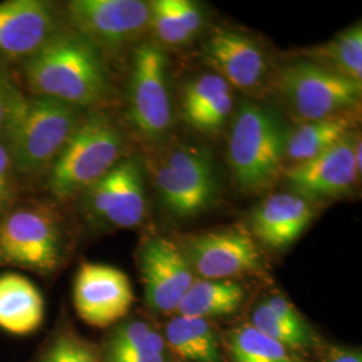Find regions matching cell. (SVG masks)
I'll return each mask as SVG.
<instances>
[{
	"label": "cell",
	"instance_id": "cell-24",
	"mask_svg": "<svg viewBox=\"0 0 362 362\" xmlns=\"http://www.w3.org/2000/svg\"><path fill=\"white\" fill-rule=\"evenodd\" d=\"M310 62L324 66L342 77L362 82V28L360 23L336 38L308 52Z\"/></svg>",
	"mask_w": 362,
	"mask_h": 362
},
{
	"label": "cell",
	"instance_id": "cell-27",
	"mask_svg": "<svg viewBox=\"0 0 362 362\" xmlns=\"http://www.w3.org/2000/svg\"><path fill=\"white\" fill-rule=\"evenodd\" d=\"M250 325L264 336L270 337L298 353L310 349L315 344V336L311 327L297 329L286 324L267 306L266 302H260L255 310L252 311Z\"/></svg>",
	"mask_w": 362,
	"mask_h": 362
},
{
	"label": "cell",
	"instance_id": "cell-28",
	"mask_svg": "<svg viewBox=\"0 0 362 362\" xmlns=\"http://www.w3.org/2000/svg\"><path fill=\"white\" fill-rule=\"evenodd\" d=\"M231 90V86L216 74H204L189 81L181 93L182 117L191 116L197 110L215 101L221 94Z\"/></svg>",
	"mask_w": 362,
	"mask_h": 362
},
{
	"label": "cell",
	"instance_id": "cell-21",
	"mask_svg": "<svg viewBox=\"0 0 362 362\" xmlns=\"http://www.w3.org/2000/svg\"><path fill=\"white\" fill-rule=\"evenodd\" d=\"M151 25L156 38L167 46L185 45L202 31L204 15L189 0H156L149 3Z\"/></svg>",
	"mask_w": 362,
	"mask_h": 362
},
{
	"label": "cell",
	"instance_id": "cell-25",
	"mask_svg": "<svg viewBox=\"0 0 362 362\" xmlns=\"http://www.w3.org/2000/svg\"><path fill=\"white\" fill-rule=\"evenodd\" d=\"M226 345L233 362H306L298 351L264 336L251 325L231 330Z\"/></svg>",
	"mask_w": 362,
	"mask_h": 362
},
{
	"label": "cell",
	"instance_id": "cell-7",
	"mask_svg": "<svg viewBox=\"0 0 362 362\" xmlns=\"http://www.w3.org/2000/svg\"><path fill=\"white\" fill-rule=\"evenodd\" d=\"M274 83L303 122L350 113L361 103L362 82L342 77L310 61L281 67Z\"/></svg>",
	"mask_w": 362,
	"mask_h": 362
},
{
	"label": "cell",
	"instance_id": "cell-29",
	"mask_svg": "<svg viewBox=\"0 0 362 362\" xmlns=\"http://www.w3.org/2000/svg\"><path fill=\"white\" fill-rule=\"evenodd\" d=\"M233 110V91L221 94L215 101L197 110L184 119L189 127L203 133H214L221 129Z\"/></svg>",
	"mask_w": 362,
	"mask_h": 362
},
{
	"label": "cell",
	"instance_id": "cell-31",
	"mask_svg": "<svg viewBox=\"0 0 362 362\" xmlns=\"http://www.w3.org/2000/svg\"><path fill=\"white\" fill-rule=\"evenodd\" d=\"M264 302L282 321H285L286 324L291 325L297 329H309L310 327L305 322V320L298 313L294 305L284 296H270Z\"/></svg>",
	"mask_w": 362,
	"mask_h": 362
},
{
	"label": "cell",
	"instance_id": "cell-12",
	"mask_svg": "<svg viewBox=\"0 0 362 362\" xmlns=\"http://www.w3.org/2000/svg\"><path fill=\"white\" fill-rule=\"evenodd\" d=\"M139 266L148 306L163 314L177 311L196 281L179 243L167 238L148 239L139 251Z\"/></svg>",
	"mask_w": 362,
	"mask_h": 362
},
{
	"label": "cell",
	"instance_id": "cell-23",
	"mask_svg": "<svg viewBox=\"0 0 362 362\" xmlns=\"http://www.w3.org/2000/svg\"><path fill=\"white\" fill-rule=\"evenodd\" d=\"M246 291L235 281L196 279L177 308L179 315L208 320L240 309Z\"/></svg>",
	"mask_w": 362,
	"mask_h": 362
},
{
	"label": "cell",
	"instance_id": "cell-5",
	"mask_svg": "<svg viewBox=\"0 0 362 362\" xmlns=\"http://www.w3.org/2000/svg\"><path fill=\"white\" fill-rule=\"evenodd\" d=\"M124 137L104 113L81 118L49 175V189L58 200L83 194L122 160Z\"/></svg>",
	"mask_w": 362,
	"mask_h": 362
},
{
	"label": "cell",
	"instance_id": "cell-11",
	"mask_svg": "<svg viewBox=\"0 0 362 362\" xmlns=\"http://www.w3.org/2000/svg\"><path fill=\"white\" fill-rule=\"evenodd\" d=\"M82 194L91 219L104 227L134 228L145 219L146 196L137 158H122Z\"/></svg>",
	"mask_w": 362,
	"mask_h": 362
},
{
	"label": "cell",
	"instance_id": "cell-3",
	"mask_svg": "<svg viewBox=\"0 0 362 362\" xmlns=\"http://www.w3.org/2000/svg\"><path fill=\"white\" fill-rule=\"evenodd\" d=\"M287 132L270 107L252 101L240 105L230 134L228 161L242 192H264L284 173Z\"/></svg>",
	"mask_w": 362,
	"mask_h": 362
},
{
	"label": "cell",
	"instance_id": "cell-13",
	"mask_svg": "<svg viewBox=\"0 0 362 362\" xmlns=\"http://www.w3.org/2000/svg\"><path fill=\"white\" fill-rule=\"evenodd\" d=\"M73 300L82 321L104 329L128 315L134 294L125 272L100 263H82L74 281Z\"/></svg>",
	"mask_w": 362,
	"mask_h": 362
},
{
	"label": "cell",
	"instance_id": "cell-26",
	"mask_svg": "<svg viewBox=\"0 0 362 362\" xmlns=\"http://www.w3.org/2000/svg\"><path fill=\"white\" fill-rule=\"evenodd\" d=\"M30 362H101L100 348L61 321L42 342Z\"/></svg>",
	"mask_w": 362,
	"mask_h": 362
},
{
	"label": "cell",
	"instance_id": "cell-9",
	"mask_svg": "<svg viewBox=\"0 0 362 362\" xmlns=\"http://www.w3.org/2000/svg\"><path fill=\"white\" fill-rule=\"evenodd\" d=\"M73 30L103 55H115L149 30L151 7L141 0H73L66 6Z\"/></svg>",
	"mask_w": 362,
	"mask_h": 362
},
{
	"label": "cell",
	"instance_id": "cell-4",
	"mask_svg": "<svg viewBox=\"0 0 362 362\" xmlns=\"http://www.w3.org/2000/svg\"><path fill=\"white\" fill-rule=\"evenodd\" d=\"M67 254L64 219L50 206L26 203L0 218V267L52 276L62 269Z\"/></svg>",
	"mask_w": 362,
	"mask_h": 362
},
{
	"label": "cell",
	"instance_id": "cell-20",
	"mask_svg": "<svg viewBox=\"0 0 362 362\" xmlns=\"http://www.w3.org/2000/svg\"><path fill=\"white\" fill-rule=\"evenodd\" d=\"M354 122L350 113L302 122L287 132L285 160L294 165L324 153L349 136Z\"/></svg>",
	"mask_w": 362,
	"mask_h": 362
},
{
	"label": "cell",
	"instance_id": "cell-17",
	"mask_svg": "<svg viewBox=\"0 0 362 362\" xmlns=\"http://www.w3.org/2000/svg\"><path fill=\"white\" fill-rule=\"evenodd\" d=\"M313 219L314 208L309 200L297 194H275L254 208L250 224L263 246L284 250L305 233Z\"/></svg>",
	"mask_w": 362,
	"mask_h": 362
},
{
	"label": "cell",
	"instance_id": "cell-15",
	"mask_svg": "<svg viewBox=\"0 0 362 362\" xmlns=\"http://www.w3.org/2000/svg\"><path fill=\"white\" fill-rule=\"evenodd\" d=\"M356 139L346 136L324 153L284 169L294 194L306 200H325L346 194L361 172L354 157Z\"/></svg>",
	"mask_w": 362,
	"mask_h": 362
},
{
	"label": "cell",
	"instance_id": "cell-18",
	"mask_svg": "<svg viewBox=\"0 0 362 362\" xmlns=\"http://www.w3.org/2000/svg\"><path fill=\"white\" fill-rule=\"evenodd\" d=\"M45 299L38 287L26 276L7 272L0 275V329L28 336L45 321Z\"/></svg>",
	"mask_w": 362,
	"mask_h": 362
},
{
	"label": "cell",
	"instance_id": "cell-1",
	"mask_svg": "<svg viewBox=\"0 0 362 362\" xmlns=\"http://www.w3.org/2000/svg\"><path fill=\"white\" fill-rule=\"evenodd\" d=\"M31 95L76 109L97 107L112 94L104 55L74 30H61L34 57L23 62Z\"/></svg>",
	"mask_w": 362,
	"mask_h": 362
},
{
	"label": "cell",
	"instance_id": "cell-16",
	"mask_svg": "<svg viewBox=\"0 0 362 362\" xmlns=\"http://www.w3.org/2000/svg\"><path fill=\"white\" fill-rule=\"evenodd\" d=\"M204 61L230 86L254 90L267 74V62L262 49L252 39L231 31L218 30L208 39Z\"/></svg>",
	"mask_w": 362,
	"mask_h": 362
},
{
	"label": "cell",
	"instance_id": "cell-10",
	"mask_svg": "<svg viewBox=\"0 0 362 362\" xmlns=\"http://www.w3.org/2000/svg\"><path fill=\"white\" fill-rule=\"evenodd\" d=\"M179 246L194 275L206 281H233L235 276L263 270V259L254 238L240 228L194 235Z\"/></svg>",
	"mask_w": 362,
	"mask_h": 362
},
{
	"label": "cell",
	"instance_id": "cell-22",
	"mask_svg": "<svg viewBox=\"0 0 362 362\" xmlns=\"http://www.w3.org/2000/svg\"><path fill=\"white\" fill-rule=\"evenodd\" d=\"M167 348L182 360L192 362H224L218 338L208 320L175 315L165 326Z\"/></svg>",
	"mask_w": 362,
	"mask_h": 362
},
{
	"label": "cell",
	"instance_id": "cell-2",
	"mask_svg": "<svg viewBox=\"0 0 362 362\" xmlns=\"http://www.w3.org/2000/svg\"><path fill=\"white\" fill-rule=\"evenodd\" d=\"M79 121L76 107L25 94L13 83L1 137L16 175H49Z\"/></svg>",
	"mask_w": 362,
	"mask_h": 362
},
{
	"label": "cell",
	"instance_id": "cell-32",
	"mask_svg": "<svg viewBox=\"0 0 362 362\" xmlns=\"http://www.w3.org/2000/svg\"><path fill=\"white\" fill-rule=\"evenodd\" d=\"M322 362H362L361 351L346 348H332L326 351Z\"/></svg>",
	"mask_w": 362,
	"mask_h": 362
},
{
	"label": "cell",
	"instance_id": "cell-14",
	"mask_svg": "<svg viewBox=\"0 0 362 362\" xmlns=\"http://www.w3.org/2000/svg\"><path fill=\"white\" fill-rule=\"evenodd\" d=\"M61 30V18L52 3L42 0L0 3V58L26 62Z\"/></svg>",
	"mask_w": 362,
	"mask_h": 362
},
{
	"label": "cell",
	"instance_id": "cell-6",
	"mask_svg": "<svg viewBox=\"0 0 362 362\" xmlns=\"http://www.w3.org/2000/svg\"><path fill=\"white\" fill-rule=\"evenodd\" d=\"M161 203L176 218H194L212 207L219 197V179L206 148L184 144L151 163Z\"/></svg>",
	"mask_w": 362,
	"mask_h": 362
},
{
	"label": "cell",
	"instance_id": "cell-30",
	"mask_svg": "<svg viewBox=\"0 0 362 362\" xmlns=\"http://www.w3.org/2000/svg\"><path fill=\"white\" fill-rule=\"evenodd\" d=\"M16 176L10 152L0 137V218L11 207Z\"/></svg>",
	"mask_w": 362,
	"mask_h": 362
},
{
	"label": "cell",
	"instance_id": "cell-8",
	"mask_svg": "<svg viewBox=\"0 0 362 362\" xmlns=\"http://www.w3.org/2000/svg\"><path fill=\"white\" fill-rule=\"evenodd\" d=\"M128 101L130 122L143 139L155 143L168 134L173 124L168 61L157 43L144 42L133 54Z\"/></svg>",
	"mask_w": 362,
	"mask_h": 362
},
{
	"label": "cell",
	"instance_id": "cell-33",
	"mask_svg": "<svg viewBox=\"0 0 362 362\" xmlns=\"http://www.w3.org/2000/svg\"><path fill=\"white\" fill-rule=\"evenodd\" d=\"M11 88H13V82L3 74V71H0V137L4 129Z\"/></svg>",
	"mask_w": 362,
	"mask_h": 362
},
{
	"label": "cell",
	"instance_id": "cell-19",
	"mask_svg": "<svg viewBox=\"0 0 362 362\" xmlns=\"http://www.w3.org/2000/svg\"><path fill=\"white\" fill-rule=\"evenodd\" d=\"M100 348L101 362H165V341L143 320L115 325Z\"/></svg>",
	"mask_w": 362,
	"mask_h": 362
}]
</instances>
